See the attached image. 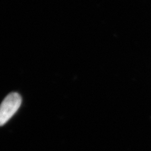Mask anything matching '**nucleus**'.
Listing matches in <instances>:
<instances>
[{
	"label": "nucleus",
	"mask_w": 151,
	"mask_h": 151,
	"mask_svg": "<svg viewBox=\"0 0 151 151\" xmlns=\"http://www.w3.org/2000/svg\"><path fill=\"white\" fill-rule=\"evenodd\" d=\"M20 95L16 92L8 95L1 104L0 109V124H5L15 114L22 104Z\"/></svg>",
	"instance_id": "nucleus-1"
}]
</instances>
